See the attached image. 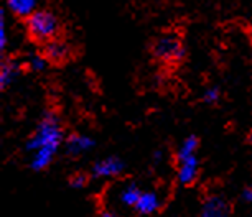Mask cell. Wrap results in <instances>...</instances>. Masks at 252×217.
I'll return each mask as SVG.
<instances>
[{
  "mask_svg": "<svg viewBox=\"0 0 252 217\" xmlns=\"http://www.w3.org/2000/svg\"><path fill=\"white\" fill-rule=\"evenodd\" d=\"M63 143V127L55 114H45L36 125L33 135L28 138L25 148L32 153L30 168L33 171H41L48 168L55 155Z\"/></svg>",
  "mask_w": 252,
  "mask_h": 217,
  "instance_id": "obj_1",
  "label": "cell"
},
{
  "mask_svg": "<svg viewBox=\"0 0 252 217\" xmlns=\"http://www.w3.org/2000/svg\"><path fill=\"white\" fill-rule=\"evenodd\" d=\"M25 27L28 36L36 43H48V41L58 38L61 25L58 17L53 12L45 8H36L30 17L25 18Z\"/></svg>",
  "mask_w": 252,
  "mask_h": 217,
  "instance_id": "obj_2",
  "label": "cell"
},
{
  "mask_svg": "<svg viewBox=\"0 0 252 217\" xmlns=\"http://www.w3.org/2000/svg\"><path fill=\"white\" fill-rule=\"evenodd\" d=\"M152 54L157 61L165 64H177L185 58V46L182 38L173 31L161 33L152 45Z\"/></svg>",
  "mask_w": 252,
  "mask_h": 217,
  "instance_id": "obj_3",
  "label": "cell"
},
{
  "mask_svg": "<svg viewBox=\"0 0 252 217\" xmlns=\"http://www.w3.org/2000/svg\"><path fill=\"white\" fill-rule=\"evenodd\" d=\"M198 174H199V162L196 155L177 162V179L182 186H191L198 179Z\"/></svg>",
  "mask_w": 252,
  "mask_h": 217,
  "instance_id": "obj_4",
  "label": "cell"
},
{
  "mask_svg": "<svg viewBox=\"0 0 252 217\" xmlns=\"http://www.w3.org/2000/svg\"><path fill=\"white\" fill-rule=\"evenodd\" d=\"M126 164L121 158L117 157H109L104 158L101 162H97L93 166V176L99 179H109V178H116L121 176Z\"/></svg>",
  "mask_w": 252,
  "mask_h": 217,
  "instance_id": "obj_5",
  "label": "cell"
},
{
  "mask_svg": "<svg viewBox=\"0 0 252 217\" xmlns=\"http://www.w3.org/2000/svg\"><path fill=\"white\" fill-rule=\"evenodd\" d=\"M231 214V206L224 197L209 196L201 206L203 217H226Z\"/></svg>",
  "mask_w": 252,
  "mask_h": 217,
  "instance_id": "obj_6",
  "label": "cell"
},
{
  "mask_svg": "<svg viewBox=\"0 0 252 217\" xmlns=\"http://www.w3.org/2000/svg\"><path fill=\"white\" fill-rule=\"evenodd\" d=\"M64 145H66V153H68L69 157H81L83 153H86L89 150L94 148V140L89 135L73 134L66 138Z\"/></svg>",
  "mask_w": 252,
  "mask_h": 217,
  "instance_id": "obj_7",
  "label": "cell"
},
{
  "mask_svg": "<svg viewBox=\"0 0 252 217\" xmlns=\"http://www.w3.org/2000/svg\"><path fill=\"white\" fill-rule=\"evenodd\" d=\"M161 207V197L157 191H142L139 202L135 204V212L140 216H152Z\"/></svg>",
  "mask_w": 252,
  "mask_h": 217,
  "instance_id": "obj_8",
  "label": "cell"
},
{
  "mask_svg": "<svg viewBox=\"0 0 252 217\" xmlns=\"http://www.w3.org/2000/svg\"><path fill=\"white\" fill-rule=\"evenodd\" d=\"M43 54L46 56V59H48L50 63L60 64L69 58V46L66 45L64 41L55 38L43 45Z\"/></svg>",
  "mask_w": 252,
  "mask_h": 217,
  "instance_id": "obj_9",
  "label": "cell"
},
{
  "mask_svg": "<svg viewBox=\"0 0 252 217\" xmlns=\"http://www.w3.org/2000/svg\"><path fill=\"white\" fill-rule=\"evenodd\" d=\"M22 64L15 59H5L0 66V87L7 89L12 86V82L15 81L17 76L20 74Z\"/></svg>",
  "mask_w": 252,
  "mask_h": 217,
  "instance_id": "obj_10",
  "label": "cell"
},
{
  "mask_svg": "<svg viewBox=\"0 0 252 217\" xmlns=\"http://www.w3.org/2000/svg\"><path fill=\"white\" fill-rule=\"evenodd\" d=\"M7 8L15 17L27 18L38 8V0H5Z\"/></svg>",
  "mask_w": 252,
  "mask_h": 217,
  "instance_id": "obj_11",
  "label": "cell"
},
{
  "mask_svg": "<svg viewBox=\"0 0 252 217\" xmlns=\"http://www.w3.org/2000/svg\"><path fill=\"white\" fill-rule=\"evenodd\" d=\"M140 194H142L140 188L134 185V183H130V185H126L121 188V191H119V194H117V199L122 206L132 207V209H134L135 204L139 202Z\"/></svg>",
  "mask_w": 252,
  "mask_h": 217,
  "instance_id": "obj_12",
  "label": "cell"
},
{
  "mask_svg": "<svg viewBox=\"0 0 252 217\" xmlns=\"http://www.w3.org/2000/svg\"><path fill=\"white\" fill-rule=\"evenodd\" d=\"M198 147H199V141L196 136L194 135L187 136V138L180 143V147L177 150V162L178 160H185V158H189V157H193V155H196Z\"/></svg>",
  "mask_w": 252,
  "mask_h": 217,
  "instance_id": "obj_13",
  "label": "cell"
},
{
  "mask_svg": "<svg viewBox=\"0 0 252 217\" xmlns=\"http://www.w3.org/2000/svg\"><path fill=\"white\" fill-rule=\"evenodd\" d=\"M46 64H48V59H46V56L41 53V54H30L27 59V68L33 71V73H41V71L46 69Z\"/></svg>",
  "mask_w": 252,
  "mask_h": 217,
  "instance_id": "obj_14",
  "label": "cell"
},
{
  "mask_svg": "<svg viewBox=\"0 0 252 217\" xmlns=\"http://www.w3.org/2000/svg\"><path fill=\"white\" fill-rule=\"evenodd\" d=\"M221 99V91L218 87H209L203 92V102L209 104V106H215V104L220 102Z\"/></svg>",
  "mask_w": 252,
  "mask_h": 217,
  "instance_id": "obj_15",
  "label": "cell"
},
{
  "mask_svg": "<svg viewBox=\"0 0 252 217\" xmlns=\"http://www.w3.org/2000/svg\"><path fill=\"white\" fill-rule=\"evenodd\" d=\"M88 185V176L84 173H74L73 176L69 178V186L74 188V190H81Z\"/></svg>",
  "mask_w": 252,
  "mask_h": 217,
  "instance_id": "obj_16",
  "label": "cell"
},
{
  "mask_svg": "<svg viewBox=\"0 0 252 217\" xmlns=\"http://www.w3.org/2000/svg\"><path fill=\"white\" fill-rule=\"evenodd\" d=\"M8 43V35H7V27H5V18H3V12L2 17H0V50H5Z\"/></svg>",
  "mask_w": 252,
  "mask_h": 217,
  "instance_id": "obj_17",
  "label": "cell"
},
{
  "mask_svg": "<svg viewBox=\"0 0 252 217\" xmlns=\"http://www.w3.org/2000/svg\"><path fill=\"white\" fill-rule=\"evenodd\" d=\"M241 199L246 202V204H252V188H244L241 192Z\"/></svg>",
  "mask_w": 252,
  "mask_h": 217,
  "instance_id": "obj_18",
  "label": "cell"
},
{
  "mask_svg": "<svg viewBox=\"0 0 252 217\" xmlns=\"http://www.w3.org/2000/svg\"><path fill=\"white\" fill-rule=\"evenodd\" d=\"M161 157H163V153H161L160 150H157V152L154 153V162H155V163H158Z\"/></svg>",
  "mask_w": 252,
  "mask_h": 217,
  "instance_id": "obj_19",
  "label": "cell"
},
{
  "mask_svg": "<svg viewBox=\"0 0 252 217\" xmlns=\"http://www.w3.org/2000/svg\"><path fill=\"white\" fill-rule=\"evenodd\" d=\"M249 31H251V40H252V25H251V28H249Z\"/></svg>",
  "mask_w": 252,
  "mask_h": 217,
  "instance_id": "obj_20",
  "label": "cell"
},
{
  "mask_svg": "<svg viewBox=\"0 0 252 217\" xmlns=\"http://www.w3.org/2000/svg\"><path fill=\"white\" fill-rule=\"evenodd\" d=\"M249 140L252 141V130H251V134H249Z\"/></svg>",
  "mask_w": 252,
  "mask_h": 217,
  "instance_id": "obj_21",
  "label": "cell"
}]
</instances>
